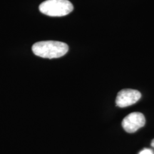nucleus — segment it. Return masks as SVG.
I'll list each match as a JSON object with an SVG mask.
<instances>
[{"label": "nucleus", "instance_id": "f257e3e1", "mask_svg": "<svg viewBox=\"0 0 154 154\" xmlns=\"http://www.w3.org/2000/svg\"><path fill=\"white\" fill-rule=\"evenodd\" d=\"M69 51L66 43L57 41L36 42L32 46V51L37 57L46 59H57L64 56Z\"/></svg>", "mask_w": 154, "mask_h": 154}, {"label": "nucleus", "instance_id": "f03ea898", "mask_svg": "<svg viewBox=\"0 0 154 154\" xmlns=\"http://www.w3.org/2000/svg\"><path fill=\"white\" fill-rule=\"evenodd\" d=\"M42 14L49 17H63L74 10V6L69 0H47L39 6Z\"/></svg>", "mask_w": 154, "mask_h": 154}, {"label": "nucleus", "instance_id": "7ed1b4c3", "mask_svg": "<svg viewBox=\"0 0 154 154\" xmlns=\"http://www.w3.org/2000/svg\"><path fill=\"white\" fill-rule=\"evenodd\" d=\"M146 124L145 116L140 112L131 113L124 119L122 126L128 133H134L144 126Z\"/></svg>", "mask_w": 154, "mask_h": 154}, {"label": "nucleus", "instance_id": "20e7f679", "mask_svg": "<svg viewBox=\"0 0 154 154\" xmlns=\"http://www.w3.org/2000/svg\"><path fill=\"white\" fill-rule=\"evenodd\" d=\"M141 97V94L137 90L123 89L117 94L116 99V104L120 108L129 106L136 103Z\"/></svg>", "mask_w": 154, "mask_h": 154}, {"label": "nucleus", "instance_id": "39448f33", "mask_svg": "<svg viewBox=\"0 0 154 154\" xmlns=\"http://www.w3.org/2000/svg\"><path fill=\"white\" fill-rule=\"evenodd\" d=\"M139 154H153V151H151V150L148 149H143V151H140Z\"/></svg>", "mask_w": 154, "mask_h": 154}, {"label": "nucleus", "instance_id": "423d86ee", "mask_svg": "<svg viewBox=\"0 0 154 154\" xmlns=\"http://www.w3.org/2000/svg\"><path fill=\"white\" fill-rule=\"evenodd\" d=\"M151 146H153V147H154V139L152 140V142H151Z\"/></svg>", "mask_w": 154, "mask_h": 154}]
</instances>
